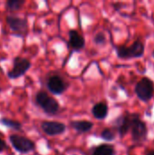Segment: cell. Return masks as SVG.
<instances>
[{
  "mask_svg": "<svg viewBox=\"0 0 154 155\" xmlns=\"http://www.w3.org/2000/svg\"><path fill=\"white\" fill-rule=\"evenodd\" d=\"M131 121V131L132 138L134 142L142 143L147 139L148 129L145 123L140 118V115L137 114H130Z\"/></svg>",
  "mask_w": 154,
  "mask_h": 155,
  "instance_id": "1",
  "label": "cell"
},
{
  "mask_svg": "<svg viewBox=\"0 0 154 155\" xmlns=\"http://www.w3.org/2000/svg\"><path fill=\"white\" fill-rule=\"evenodd\" d=\"M35 103L45 114L50 115L56 114L60 108L58 102L44 91H40L35 94Z\"/></svg>",
  "mask_w": 154,
  "mask_h": 155,
  "instance_id": "2",
  "label": "cell"
},
{
  "mask_svg": "<svg viewBox=\"0 0 154 155\" xmlns=\"http://www.w3.org/2000/svg\"><path fill=\"white\" fill-rule=\"evenodd\" d=\"M144 54V45L137 40L131 46L121 45L117 47V55L121 59L139 58Z\"/></svg>",
  "mask_w": 154,
  "mask_h": 155,
  "instance_id": "3",
  "label": "cell"
},
{
  "mask_svg": "<svg viewBox=\"0 0 154 155\" xmlns=\"http://www.w3.org/2000/svg\"><path fill=\"white\" fill-rule=\"evenodd\" d=\"M31 62L27 58L15 56L13 59V66L7 72V77L11 80H15L22 77L30 69Z\"/></svg>",
  "mask_w": 154,
  "mask_h": 155,
  "instance_id": "4",
  "label": "cell"
},
{
  "mask_svg": "<svg viewBox=\"0 0 154 155\" xmlns=\"http://www.w3.org/2000/svg\"><path fill=\"white\" fill-rule=\"evenodd\" d=\"M8 139L13 148L19 153L25 154L35 149V143L25 136L19 134H11L9 135Z\"/></svg>",
  "mask_w": 154,
  "mask_h": 155,
  "instance_id": "5",
  "label": "cell"
},
{
  "mask_svg": "<svg viewBox=\"0 0 154 155\" xmlns=\"http://www.w3.org/2000/svg\"><path fill=\"white\" fill-rule=\"evenodd\" d=\"M135 94L137 97L143 102H148L153 96V82L148 77H143L137 83L135 86Z\"/></svg>",
  "mask_w": 154,
  "mask_h": 155,
  "instance_id": "6",
  "label": "cell"
},
{
  "mask_svg": "<svg viewBox=\"0 0 154 155\" xmlns=\"http://www.w3.org/2000/svg\"><path fill=\"white\" fill-rule=\"evenodd\" d=\"M5 22L9 26V28L13 32L16 33L18 35H24L27 29V20L25 18L10 15L6 16Z\"/></svg>",
  "mask_w": 154,
  "mask_h": 155,
  "instance_id": "7",
  "label": "cell"
},
{
  "mask_svg": "<svg viewBox=\"0 0 154 155\" xmlns=\"http://www.w3.org/2000/svg\"><path fill=\"white\" fill-rule=\"evenodd\" d=\"M43 132L49 136H56L64 134L66 130V126L59 122L54 121H44L41 124Z\"/></svg>",
  "mask_w": 154,
  "mask_h": 155,
  "instance_id": "8",
  "label": "cell"
},
{
  "mask_svg": "<svg viewBox=\"0 0 154 155\" xmlns=\"http://www.w3.org/2000/svg\"><path fill=\"white\" fill-rule=\"evenodd\" d=\"M46 86L53 94L56 95L62 94L67 88L64 81L58 75H52L51 77H49L46 83Z\"/></svg>",
  "mask_w": 154,
  "mask_h": 155,
  "instance_id": "9",
  "label": "cell"
},
{
  "mask_svg": "<svg viewBox=\"0 0 154 155\" xmlns=\"http://www.w3.org/2000/svg\"><path fill=\"white\" fill-rule=\"evenodd\" d=\"M113 125L118 131L119 134L123 137L131 130V121L129 115H122L114 120Z\"/></svg>",
  "mask_w": 154,
  "mask_h": 155,
  "instance_id": "10",
  "label": "cell"
},
{
  "mask_svg": "<svg viewBox=\"0 0 154 155\" xmlns=\"http://www.w3.org/2000/svg\"><path fill=\"white\" fill-rule=\"evenodd\" d=\"M69 43L70 45L75 51H79L84 48L85 41L84 38L75 30L69 31Z\"/></svg>",
  "mask_w": 154,
  "mask_h": 155,
  "instance_id": "11",
  "label": "cell"
},
{
  "mask_svg": "<svg viewBox=\"0 0 154 155\" xmlns=\"http://www.w3.org/2000/svg\"><path fill=\"white\" fill-rule=\"evenodd\" d=\"M92 113H93V115L96 119L103 120V119L106 118V116L108 114V106L103 102L98 103L95 105H93V107L92 109Z\"/></svg>",
  "mask_w": 154,
  "mask_h": 155,
  "instance_id": "12",
  "label": "cell"
},
{
  "mask_svg": "<svg viewBox=\"0 0 154 155\" xmlns=\"http://www.w3.org/2000/svg\"><path fill=\"white\" fill-rule=\"evenodd\" d=\"M71 126L76 130L78 133L81 134H84V133H88L89 131L92 130V128L93 127V124L89 122V121H74L71 123Z\"/></svg>",
  "mask_w": 154,
  "mask_h": 155,
  "instance_id": "13",
  "label": "cell"
},
{
  "mask_svg": "<svg viewBox=\"0 0 154 155\" xmlns=\"http://www.w3.org/2000/svg\"><path fill=\"white\" fill-rule=\"evenodd\" d=\"M114 148L112 145L103 143L94 149L93 155H114Z\"/></svg>",
  "mask_w": 154,
  "mask_h": 155,
  "instance_id": "14",
  "label": "cell"
},
{
  "mask_svg": "<svg viewBox=\"0 0 154 155\" xmlns=\"http://www.w3.org/2000/svg\"><path fill=\"white\" fill-rule=\"evenodd\" d=\"M0 124H3L4 126H6L7 128L13 129L15 131H22V124L18 121L2 117V118H0Z\"/></svg>",
  "mask_w": 154,
  "mask_h": 155,
  "instance_id": "15",
  "label": "cell"
},
{
  "mask_svg": "<svg viewBox=\"0 0 154 155\" xmlns=\"http://www.w3.org/2000/svg\"><path fill=\"white\" fill-rule=\"evenodd\" d=\"M25 4V0H7L5 2V7L7 10L15 12L20 10Z\"/></svg>",
  "mask_w": 154,
  "mask_h": 155,
  "instance_id": "16",
  "label": "cell"
},
{
  "mask_svg": "<svg viewBox=\"0 0 154 155\" xmlns=\"http://www.w3.org/2000/svg\"><path fill=\"white\" fill-rule=\"evenodd\" d=\"M101 137L105 140V141H113L115 139V133L111 130V129H104L102 134H101Z\"/></svg>",
  "mask_w": 154,
  "mask_h": 155,
  "instance_id": "17",
  "label": "cell"
},
{
  "mask_svg": "<svg viewBox=\"0 0 154 155\" xmlns=\"http://www.w3.org/2000/svg\"><path fill=\"white\" fill-rule=\"evenodd\" d=\"M94 42L96 45H103L106 42V38L103 33H98L94 37Z\"/></svg>",
  "mask_w": 154,
  "mask_h": 155,
  "instance_id": "18",
  "label": "cell"
},
{
  "mask_svg": "<svg viewBox=\"0 0 154 155\" xmlns=\"http://www.w3.org/2000/svg\"><path fill=\"white\" fill-rule=\"evenodd\" d=\"M7 149V145H6V143L5 140H3L1 137H0V153H3L5 150Z\"/></svg>",
  "mask_w": 154,
  "mask_h": 155,
  "instance_id": "19",
  "label": "cell"
},
{
  "mask_svg": "<svg viewBox=\"0 0 154 155\" xmlns=\"http://www.w3.org/2000/svg\"><path fill=\"white\" fill-rule=\"evenodd\" d=\"M147 155H154V150L153 151H151L150 153H147Z\"/></svg>",
  "mask_w": 154,
  "mask_h": 155,
  "instance_id": "20",
  "label": "cell"
},
{
  "mask_svg": "<svg viewBox=\"0 0 154 155\" xmlns=\"http://www.w3.org/2000/svg\"><path fill=\"white\" fill-rule=\"evenodd\" d=\"M152 56H153V57H154V51H153V52H152Z\"/></svg>",
  "mask_w": 154,
  "mask_h": 155,
  "instance_id": "21",
  "label": "cell"
},
{
  "mask_svg": "<svg viewBox=\"0 0 154 155\" xmlns=\"http://www.w3.org/2000/svg\"><path fill=\"white\" fill-rule=\"evenodd\" d=\"M0 92H1V88H0Z\"/></svg>",
  "mask_w": 154,
  "mask_h": 155,
  "instance_id": "22",
  "label": "cell"
}]
</instances>
